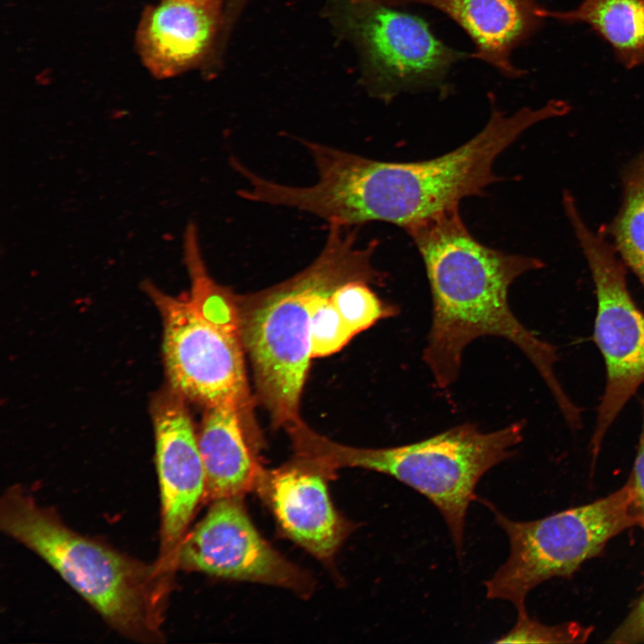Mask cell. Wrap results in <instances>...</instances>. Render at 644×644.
<instances>
[{"label":"cell","mask_w":644,"mask_h":644,"mask_svg":"<svg viewBox=\"0 0 644 644\" xmlns=\"http://www.w3.org/2000/svg\"><path fill=\"white\" fill-rule=\"evenodd\" d=\"M185 401L168 386L151 402L161 500V551L157 563L170 573L174 570L178 545L206 491L198 436Z\"/></svg>","instance_id":"cell-11"},{"label":"cell","mask_w":644,"mask_h":644,"mask_svg":"<svg viewBox=\"0 0 644 644\" xmlns=\"http://www.w3.org/2000/svg\"><path fill=\"white\" fill-rule=\"evenodd\" d=\"M458 208L405 229L423 260L432 297L422 360L436 386L447 388L458 379L462 354L470 343L496 336L524 353L562 414H572L577 406L555 375L556 349L528 329L509 304L512 284L527 272L542 268L544 263L485 246L469 232Z\"/></svg>","instance_id":"cell-2"},{"label":"cell","mask_w":644,"mask_h":644,"mask_svg":"<svg viewBox=\"0 0 644 644\" xmlns=\"http://www.w3.org/2000/svg\"><path fill=\"white\" fill-rule=\"evenodd\" d=\"M610 643H644V593L606 640Z\"/></svg>","instance_id":"cell-21"},{"label":"cell","mask_w":644,"mask_h":644,"mask_svg":"<svg viewBox=\"0 0 644 644\" xmlns=\"http://www.w3.org/2000/svg\"><path fill=\"white\" fill-rule=\"evenodd\" d=\"M517 612L514 626L495 643H583L593 632L592 627L578 623L546 625L532 619L526 608Z\"/></svg>","instance_id":"cell-20"},{"label":"cell","mask_w":644,"mask_h":644,"mask_svg":"<svg viewBox=\"0 0 644 644\" xmlns=\"http://www.w3.org/2000/svg\"><path fill=\"white\" fill-rule=\"evenodd\" d=\"M546 20L586 23L613 48L627 69L644 64V0H581L567 11L545 8Z\"/></svg>","instance_id":"cell-16"},{"label":"cell","mask_w":644,"mask_h":644,"mask_svg":"<svg viewBox=\"0 0 644 644\" xmlns=\"http://www.w3.org/2000/svg\"><path fill=\"white\" fill-rule=\"evenodd\" d=\"M349 280L363 279L352 275L338 276L319 288L309 301L312 358L325 357L335 353L355 336L344 323L331 300L332 292L338 285Z\"/></svg>","instance_id":"cell-18"},{"label":"cell","mask_w":644,"mask_h":644,"mask_svg":"<svg viewBox=\"0 0 644 644\" xmlns=\"http://www.w3.org/2000/svg\"><path fill=\"white\" fill-rule=\"evenodd\" d=\"M564 100L539 108L523 107L506 114L492 107L482 130L461 147L419 162H384L314 141L302 143L313 159L318 181L307 187L258 177L255 202L292 208L328 225L355 226L386 222L406 229L467 197L479 196L500 180L493 167L497 157L526 130L565 115Z\"/></svg>","instance_id":"cell-1"},{"label":"cell","mask_w":644,"mask_h":644,"mask_svg":"<svg viewBox=\"0 0 644 644\" xmlns=\"http://www.w3.org/2000/svg\"><path fill=\"white\" fill-rule=\"evenodd\" d=\"M174 569L307 593L308 577L258 533L242 496L213 500L208 513L178 545Z\"/></svg>","instance_id":"cell-10"},{"label":"cell","mask_w":644,"mask_h":644,"mask_svg":"<svg viewBox=\"0 0 644 644\" xmlns=\"http://www.w3.org/2000/svg\"><path fill=\"white\" fill-rule=\"evenodd\" d=\"M522 432L520 422L490 432L466 422L407 445L360 448L332 443L306 429L297 447L302 456L326 469L355 467L383 473L427 497L445 519L461 557L475 488L487 470L514 453Z\"/></svg>","instance_id":"cell-5"},{"label":"cell","mask_w":644,"mask_h":644,"mask_svg":"<svg viewBox=\"0 0 644 644\" xmlns=\"http://www.w3.org/2000/svg\"><path fill=\"white\" fill-rule=\"evenodd\" d=\"M369 284L363 280H349L331 293L333 303L354 335L400 312L399 307L381 300Z\"/></svg>","instance_id":"cell-19"},{"label":"cell","mask_w":644,"mask_h":644,"mask_svg":"<svg viewBox=\"0 0 644 644\" xmlns=\"http://www.w3.org/2000/svg\"><path fill=\"white\" fill-rule=\"evenodd\" d=\"M387 5L419 4L455 21L475 46L471 57L508 78L524 71L511 61L512 52L540 30L546 18L538 0H377Z\"/></svg>","instance_id":"cell-13"},{"label":"cell","mask_w":644,"mask_h":644,"mask_svg":"<svg viewBox=\"0 0 644 644\" xmlns=\"http://www.w3.org/2000/svg\"><path fill=\"white\" fill-rule=\"evenodd\" d=\"M183 258L191 282L189 297L143 284L163 319L169 386L206 408L235 405L242 411L250 398L235 301L209 276L195 232L183 237Z\"/></svg>","instance_id":"cell-6"},{"label":"cell","mask_w":644,"mask_h":644,"mask_svg":"<svg viewBox=\"0 0 644 644\" xmlns=\"http://www.w3.org/2000/svg\"><path fill=\"white\" fill-rule=\"evenodd\" d=\"M0 529L49 566L114 631L134 641L164 640L171 574L77 533L22 486L0 501Z\"/></svg>","instance_id":"cell-3"},{"label":"cell","mask_w":644,"mask_h":644,"mask_svg":"<svg viewBox=\"0 0 644 644\" xmlns=\"http://www.w3.org/2000/svg\"><path fill=\"white\" fill-rule=\"evenodd\" d=\"M377 246L376 241L359 246L352 226L328 225L326 242L310 265L242 301L239 318L243 346L252 364L258 396L277 426L290 429L302 424L301 396L312 359V295L344 275L381 284L385 275L372 264Z\"/></svg>","instance_id":"cell-4"},{"label":"cell","mask_w":644,"mask_h":644,"mask_svg":"<svg viewBox=\"0 0 644 644\" xmlns=\"http://www.w3.org/2000/svg\"><path fill=\"white\" fill-rule=\"evenodd\" d=\"M241 413L235 405L206 408L198 436L206 472V498L242 496L257 487L263 470L244 434Z\"/></svg>","instance_id":"cell-15"},{"label":"cell","mask_w":644,"mask_h":644,"mask_svg":"<svg viewBox=\"0 0 644 644\" xmlns=\"http://www.w3.org/2000/svg\"><path fill=\"white\" fill-rule=\"evenodd\" d=\"M623 201L609 232L624 264L644 288V150L623 175Z\"/></svg>","instance_id":"cell-17"},{"label":"cell","mask_w":644,"mask_h":644,"mask_svg":"<svg viewBox=\"0 0 644 644\" xmlns=\"http://www.w3.org/2000/svg\"><path fill=\"white\" fill-rule=\"evenodd\" d=\"M218 0H158L144 12L136 47L146 68L158 79L195 64L215 36Z\"/></svg>","instance_id":"cell-14"},{"label":"cell","mask_w":644,"mask_h":644,"mask_svg":"<svg viewBox=\"0 0 644 644\" xmlns=\"http://www.w3.org/2000/svg\"><path fill=\"white\" fill-rule=\"evenodd\" d=\"M325 470L302 458L295 466L262 470L256 487L285 533L320 559L331 558L352 530L333 505Z\"/></svg>","instance_id":"cell-12"},{"label":"cell","mask_w":644,"mask_h":644,"mask_svg":"<svg viewBox=\"0 0 644 644\" xmlns=\"http://www.w3.org/2000/svg\"><path fill=\"white\" fill-rule=\"evenodd\" d=\"M485 504L510 543L506 562L485 582L487 597L509 601L517 611L526 608L534 588L555 577H572L612 538L639 526L628 480L605 497L534 521H513Z\"/></svg>","instance_id":"cell-7"},{"label":"cell","mask_w":644,"mask_h":644,"mask_svg":"<svg viewBox=\"0 0 644 644\" xmlns=\"http://www.w3.org/2000/svg\"><path fill=\"white\" fill-rule=\"evenodd\" d=\"M563 204L595 284L594 338L606 368V387L590 441L594 462L607 430L644 385V313L628 291L625 270L615 250L585 223L572 194L564 193Z\"/></svg>","instance_id":"cell-8"},{"label":"cell","mask_w":644,"mask_h":644,"mask_svg":"<svg viewBox=\"0 0 644 644\" xmlns=\"http://www.w3.org/2000/svg\"><path fill=\"white\" fill-rule=\"evenodd\" d=\"M345 23L360 46L373 92L388 101L402 92H445L453 65L469 56L438 39L422 18L377 0H352Z\"/></svg>","instance_id":"cell-9"},{"label":"cell","mask_w":644,"mask_h":644,"mask_svg":"<svg viewBox=\"0 0 644 644\" xmlns=\"http://www.w3.org/2000/svg\"><path fill=\"white\" fill-rule=\"evenodd\" d=\"M643 423L633 469L628 479L633 493L634 507L639 518V527L644 532V398Z\"/></svg>","instance_id":"cell-22"}]
</instances>
